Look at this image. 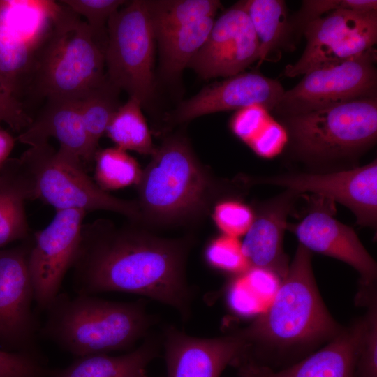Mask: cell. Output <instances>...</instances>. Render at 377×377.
<instances>
[{
  "label": "cell",
  "mask_w": 377,
  "mask_h": 377,
  "mask_svg": "<svg viewBox=\"0 0 377 377\" xmlns=\"http://www.w3.org/2000/svg\"><path fill=\"white\" fill-rule=\"evenodd\" d=\"M259 57L258 38L240 1L214 20L207 38L188 67L204 79L231 77L242 73Z\"/></svg>",
  "instance_id": "obj_15"
},
{
  "label": "cell",
  "mask_w": 377,
  "mask_h": 377,
  "mask_svg": "<svg viewBox=\"0 0 377 377\" xmlns=\"http://www.w3.org/2000/svg\"><path fill=\"white\" fill-rule=\"evenodd\" d=\"M34 185L35 199L56 211H112L131 221L142 219L138 204L116 198L101 189L87 174L82 161L73 153L49 142L30 147L19 158Z\"/></svg>",
  "instance_id": "obj_6"
},
{
  "label": "cell",
  "mask_w": 377,
  "mask_h": 377,
  "mask_svg": "<svg viewBox=\"0 0 377 377\" xmlns=\"http://www.w3.org/2000/svg\"><path fill=\"white\" fill-rule=\"evenodd\" d=\"M284 89L277 80L258 73H241L203 88L179 105L175 113L177 121H190L214 112L239 110L261 105L276 108Z\"/></svg>",
  "instance_id": "obj_18"
},
{
  "label": "cell",
  "mask_w": 377,
  "mask_h": 377,
  "mask_svg": "<svg viewBox=\"0 0 377 377\" xmlns=\"http://www.w3.org/2000/svg\"><path fill=\"white\" fill-rule=\"evenodd\" d=\"M288 126L295 149L307 160L349 158L376 140V101L360 98L293 115Z\"/></svg>",
  "instance_id": "obj_7"
},
{
  "label": "cell",
  "mask_w": 377,
  "mask_h": 377,
  "mask_svg": "<svg viewBox=\"0 0 377 377\" xmlns=\"http://www.w3.org/2000/svg\"><path fill=\"white\" fill-rule=\"evenodd\" d=\"M259 43L261 64L284 38L287 31L286 4L281 0L243 1Z\"/></svg>",
  "instance_id": "obj_27"
},
{
  "label": "cell",
  "mask_w": 377,
  "mask_h": 377,
  "mask_svg": "<svg viewBox=\"0 0 377 377\" xmlns=\"http://www.w3.org/2000/svg\"><path fill=\"white\" fill-rule=\"evenodd\" d=\"M367 325V315L341 331L328 343L281 370L242 360L235 365L241 377H354Z\"/></svg>",
  "instance_id": "obj_19"
},
{
  "label": "cell",
  "mask_w": 377,
  "mask_h": 377,
  "mask_svg": "<svg viewBox=\"0 0 377 377\" xmlns=\"http://www.w3.org/2000/svg\"><path fill=\"white\" fill-rule=\"evenodd\" d=\"M137 377H147L146 375H145V372L140 374V376H137Z\"/></svg>",
  "instance_id": "obj_40"
},
{
  "label": "cell",
  "mask_w": 377,
  "mask_h": 377,
  "mask_svg": "<svg viewBox=\"0 0 377 377\" xmlns=\"http://www.w3.org/2000/svg\"><path fill=\"white\" fill-rule=\"evenodd\" d=\"M154 341L118 356L97 354L76 357L63 369H50L47 377H137L156 357Z\"/></svg>",
  "instance_id": "obj_23"
},
{
  "label": "cell",
  "mask_w": 377,
  "mask_h": 377,
  "mask_svg": "<svg viewBox=\"0 0 377 377\" xmlns=\"http://www.w3.org/2000/svg\"><path fill=\"white\" fill-rule=\"evenodd\" d=\"M272 118L263 105H251L237 110L230 120V127L237 138L249 145Z\"/></svg>",
  "instance_id": "obj_35"
},
{
  "label": "cell",
  "mask_w": 377,
  "mask_h": 377,
  "mask_svg": "<svg viewBox=\"0 0 377 377\" xmlns=\"http://www.w3.org/2000/svg\"><path fill=\"white\" fill-rule=\"evenodd\" d=\"M50 369L39 350H0V377H47Z\"/></svg>",
  "instance_id": "obj_31"
},
{
  "label": "cell",
  "mask_w": 377,
  "mask_h": 377,
  "mask_svg": "<svg viewBox=\"0 0 377 377\" xmlns=\"http://www.w3.org/2000/svg\"><path fill=\"white\" fill-rule=\"evenodd\" d=\"M305 50L285 75L293 77L328 64L362 56L377 40L376 10L360 12L337 10L305 24Z\"/></svg>",
  "instance_id": "obj_10"
},
{
  "label": "cell",
  "mask_w": 377,
  "mask_h": 377,
  "mask_svg": "<svg viewBox=\"0 0 377 377\" xmlns=\"http://www.w3.org/2000/svg\"><path fill=\"white\" fill-rule=\"evenodd\" d=\"M206 257L212 266L227 272L242 274L250 268L236 237L223 235L215 239L207 247Z\"/></svg>",
  "instance_id": "obj_32"
},
{
  "label": "cell",
  "mask_w": 377,
  "mask_h": 377,
  "mask_svg": "<svg viewBox=\"0 0 377 377\" xmlns=\"http://www.w3.org/2000/svg\"><path fill=\"white\" fill-rule=\"evenodd\" d=\"M253 182L281 186L300 194L314 193L348 207L355 216L359 225L371 228L376 226V160L349 170L283 174L258 177Z\"/></svg>",
  "instance_id": "obj_14"
},
{
  "label": "cell",
  "mask_w": 377,
  "mask_h": 377,
  "mask_svg": "<svg viewBox=\"0 0 377 377\" xmlns=\"http://www.w3.org/2000/svg\"><path fill=\"white\" fill-rule=\"evenodd\" d=\"M368 12L377 10L376 0H308L304 1L300 16L305 24L323 15L337 10Z\"/></svg>",
  "instance_id": "obj_36"
},
{
  "label": "cell",
  "mask_w": 377,
  "mask_h": 377,
  "mask_svg": "<svg viewBox=\"0 0 377 377\" xmlns=\"http://www.w3.org/2000/svg\"><path fill=\"white\" fill-rule=\"evenodd\" d=\"M31 124L17 136L30 147L57 139L63 148L75 156L84 165L91 164L98 149L92 144L82 119L78 98L50 97Z\"/></svg>",
  "instance_id": "obj_21"
},
{
  "label": "cell",
  "mask_w": 377,
  "mask_h": 377,
  "mask_svg": "<svg viewBox=\"0 0 377 377\" xmlns=\"http://www.w3.org/2000/svg\"><path fill=\"white\" fill-rule=\"evenodd\" d=\"M137 185L142 217L161 222L200 214L213 189L209 176L179 138L168 139L156 148Z\"/></svg>",
  "instance_id": "obj_5"
},
{
  "label": "cell",
  "mask_w": 377,
  "mask_h": 377,
  "mask_svg": "<svg viewBox=\"0 0 377 377\" xmlns=\"http://www.w3.org/2000/svg\"><path fill=\"white\" fill-rule=\"evenodd\" d=\"M168 377H219L230 364L246 353L248 346L239 332L215 338H198L175 328L165 333Z\"/></svg>",
  "instance_id": "obj_17"
},
{
  "label": "cell",
  "mask_w": 377,
  "mask_h": 377,
  "mask_svg": "<svg viewBox=\"0 0 377 377\" xmlns=\"http://www.w3.org/2000/svg\"><path fill=\"white\" fill-rule=\"evenodd\" d=\"M94 179L103 191L138 184L142 170L136 160L117 147L98 149L94 160Z\"/></svg>",
  "instance_id": "obj_29"
},
{
  "label": "cell",
  "mask_w": 377,
  "mask_h": 377,
  "mask_svg": "<svg viewBox=\"0 0 377 377\" xmlns=\"http://www.w3.org/2000/svg\"><path fill=\"white\" fill-rule=\"evenodd\" d=\"M288 138L285 127L272 118L248 145L257 155L272 158L281 153Z\"/></svg>",
  "instance_id": "obj_37"
},
{
  "label": "cell",
  "mask_w": 377,
  "mask_h": 377,
  "mask_svg": "<svg viewBox=\"0 0 377 377\" xmlns=\"http://www.w3.org/2000/svg\"><path fill=\"white\" fill-rule=\"evenodd\" d=\"M375 61L373 50L358 57L314 68L284 91L276 109L293 116L371 96L376 87Z\"/></svg>",
  "instance_id": "obj_11"
},
{
  "label": "cell",
  "mask_w": 377,
  "mask_h": 377,
  "mask_svg": "<svg viewBox=\"0 0 377 377\" xmlns=\"http://www.w3.org/2000/svg\"><path fill=\"white\" fill-rule=\"evenodd\" d=\"M32 120L26 112L24 103L0 87V123L3 122L12 130L21 133Z\"/></svg>",
  "instance_id": "obj_38"
},
{
  "label": "cell",
  "mask_w": 377,
  "mask_h": 377,
  "mask_svg": "<svg viewBox=\"0 0 377 377\" xmlns=\"http://www.w3.org/2000/svg\"><path fill=\"white\" fill-rule=\"evenodd\" d=\"M155 40L146 1H130L108 22L105 75L114 86L138 99L142 105L154 94Z\"/></svg>",
  "instance_id": "obj_9"
},
{
  "label": "cell",
  "mask_w": 377,
  "mask_h": 377,
  "mask_svg": "<svg viewBox=\"0 0 377 377\" xmlns=\"http://www.w3.org/2000/svg\"><path fill=\"white\" fill-rule=\"evenodd\" d=\"M341 330L318 290L311 252L299 244L269 306L239 334L247 350L254 347L278 359L329 341Z\"/></svg>",
  "instance_id": "obj_2"
},
{
  "label": "cell",
  "mask_w": 377,
  "mask_h": 377,
  "mask_svg": "<svg viewBox=\"0 0 377 377\" xmlns=\"http://www.w3.org/2000/svg\"><path fill=\"white\" fill-rule=\"evenodd\" d=\"M32 235L13 248L0 249V347L38 351L40 324L32 310L34 290L28 267Z\"/></svg>",
  "instance_id": "obj_12"
},
{
  "label": "cell",
  "mask_w": 377,
  "mask_h": 377,
  "mask_svg": "<svg viewBox=\"0 0 377 377\" xmlns=\"http://www.w3.org/2000/svg\"><path fill=\"white\" fill-rule=\"evenodd\" d=\"M86 214L79 209L56 211L48 226L32 234L28 267L34 301L40 310H46L59 295L66 273L75 263Z\"/></svg>",
  "instance_id": "obj_13"
},
{
  "label": "cell",
  "mask_w": 377,
  "mask_h": 377,
  "mask_svg": "<svg viewBox=\"0 0 377 377\" xmlns=\"http://www.w3.org/2000/svg\"><path fill=\"white\" fill-rule=\"evenodd\" d=\"M254 216L246 205L236 200H225L214 209V219L223 235L238 238L246 234Z\"/></svg>",
  "instance_id": "obj_33"
},
{
  "label": "cell",
  "mask_w": 377,
  "mask_h": 377,
  "mask_svg": "<svg viewBox=\"0 0 377 377\" xmlns=\"http://www.w3.org/2000/svg\"><path fill=\"white\" fill-rule=\"evenodd\" d=\"M297 224L290 226L300 244L309 251L334 258L353 267L362 284L376 280L377 266L354 230L334 218L330 201L320 197Z\"/></svg>",
  "instance_id": "obj_16"
},
{
  "label": "cell",
  "mask_w": 377,
  "mask_h": 377,
  "mask_svg": "<svg viewBox=\"0 0 377 377\" xmlns=\"http://www.w3.org/2000/svg\"><path fill=\"white\" fill-rule=\"evenodd\" d=\"M184 244L148 236L133 226L117 228L97 219L83 223L73 266L77 294L123 292L151 298L190 313Z\"/></svg>",
  "instance_id": "obj_1"
},
{
  "label": "cell",
  "mask_w": 377,
  "mask_h": 377,
  "mask_svg": "<svg viewBox=\"0 0 377 377\" xmlns=\"http://www.w3.org/2000/svg\"><path fill=\"white\" fill-rule=\"evenodd\" d=\"M15 139L6 130L0 126V171L9 158V155L15 146Z\"/></svg>",
  "instance_id": "obj_39"
},
{
  "label": "cell",
  "mask_w": 377,
  "mask_h": 377,
  "mask_svg": "<svg viewBox=\"0 0 377 377\" xmlns=\"http://www.w3.org/2000/svg\"><path fill=\"white\" fill-rule=\"evenodd\" d=\"M300 195L286 189L258 205L253 222L241 242L250 268L270 271L281 279L285 276L289 266L283 251L287 219Z\"/></svg>",
  "instance_id": "obj_20"
},
{
  "label": "cell",
  "mask_w": 377,
  "mask_h": 377,
  "mask_svg": "<svg viewBox=\"0 0 377 377\" xmlns=\"http://www.w3.org/2000/svg\"><path fill=\"white\" fill-rule=\"evenodd\" d=\"M61 7L52 0H0V87L22 103Z\"/></svg>",
  "instance_id": "obj_8"
},
{
  "label": "cell",
  "mask_w": 377,
  "mask_h": 377,
  "mask_svg": "<svg viewBox=\"0 0 377 377\" xmlns=\"http://www.w3.org/2000/svg\"><path fill=\"white\" fill-rule=\"evenodd\" d=\"M214 17L199 20L156 39L161 71L167 77H177L203 45Z\"/></svg>",
  "instance_id": "obj_24"
},
{
  "label": "cell",
  "mask_w": 377,
  "mask_h": 377,
  "mask_svg": "<svg viewBox=\"0 0 377 377\" xmlns=\"http://www.w3.org/2000/svg\"><path fill=\"white\" fill-rule=\"evenodd\" d=\"M34 199V185L20 158H8L0 171V249L31 235L24 203Z\"/></svg>",
  "instance_id": "obj_22"
},
{
  "label": "cell",
  "mask_w": 377,
  "mask_h": 377,
  "mask_svg": "<svg viewBox=\"0 0 377 377\" xmlns=\"http://www.w3.org/2000/svg\"><path fill=\"white\" fill-rule=\"evenodd\" d=\"M119 92L120 90L105 77L101 84L78 98L85 128L97 149L112 115L121 105Z\"/></svg>",
  "instance_id": "obj_28"
},
{
  "label": "cell",
  "mask_w": 377,
  "mask_h": 377,
  "mask_svg": "<svg viewBox=\"0 0 377 377\" xmlns=\"http://www.w3.org/2000/svg\"><path fill=\"white\" fill-rule=\"evenodd\" d=\"M45 311L39 334L75 357L128 349L151 323L142 302H114L93 295L59 293Z\"/></svg>",
  "instance_id": "obj_3"
},
{
  "label": "cell",
  "mask_w": 377,
  "mask_h": 377,
  "mask_svg": "<svg viewBox=\"0 0 377 377\" xmlns=\"http://www.w3.org/2000/svg\"><path fill=\"white\" fill-rule=\"evenodd\" d=\"M59 2L79 16L84 17L92 33L104 47L110 17L126 3L123 0H61Z\"/></svg>",
  "instance_id": "obj_30"
},
{
  "label": "cell",
  "mask_w": 377,
  "mask_h": 377,
  "mask_svg": "<svg viewBox=\"0 0 377 377\" xmlns=\"http://www.w3.org/2000/svg\"><path fill=\"white\" fill-rule=\"evenodd\" d=\"M156 40L199 20L214 17L221 4L217 0L146 1Z\"/></svg>",
  "instance_id": "obj_25"
},
{
  "label": "cell",
  "mask_w": 377,
  "mask_h": 377,
  "mask_svg": "<svg viewBox=\"0 0 377 377\" xmlns=\"http://www.w3.org/2000/svg\"><path fill=\"white\" fill-rule=\"evenodd\" d=\"M141 106L138 99L129 97L112 115L105 133L123 150L152 155L156 148Z\"/></svg>",
  "instance_id": "obj_26"
},
{
  "label": "cell",
  "mask_w": 377,
  "mask_h": 377,
  "mask_svg": "<svg viewBox=\"0 0 377 377\" xmlns=\"http://www.w3.org/2000/svg\"><path fill=\"white\" fill-rule=\"evenodd\" d=\"M61 5L37 57L29 98H80L105 79L104 46L85 21Z\"/></svg>",
  "instance_id": "obj_4"
},
{
  "label": "cell",
  "mask_w": 377,
  "mask_h": 377,
  "mask_svg": "<svg viewBox=\"0 0 377 377\" xmlns=\"http://www.w3.org/2000/svg\"><path fill=\"white\" fill-rule=\"evenodd\" d=\"M367 325L356 363L354 377H377V310L374 296L368 298Z\"/></svg>",
  "instance_id": "obj_34"
}]
</instances>
